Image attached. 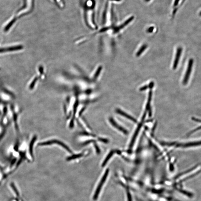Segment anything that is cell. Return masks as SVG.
Segmentation results:
<instances>
[{"label":"cell","mask_w":201,"mask_h":201,"mask_svg":"<svg viewBox=\"0 0 201 201\" xmlns=\"http://www.w3.org/2000/svg\"><path fill=\"white\" fill-rule=\"evenodd\" d=\"M95 2L94 0H86L84 3L83 8L86 21L88 24L94 25V13Z\"/></svg>","instance_id":"6da1fadb"},{"label":"cell","mask_w":201,"mask_h":201,"mask_svg":"<svg viewBox=\"0 0 201 201\" xmlns=\"http://www.w3.org/2000/svg\"><path fill=\"white\" fill-rule=\"evenodd\" d=\"M8 189L11 195L8 201H25L21 191L16 182H10L8 185Z\"/></svg>","instance_id":"7a4b0ae2"},{"label":"cell","mask_w":201,"mask_h":201,"mask_svg":"<svg viewBox=\"0 0 201 201\" xmlns=\"http://www.w3.org/2000/svg\"><path fill=\"white\" fill-rule=\"evenodd\" d=\"M109 170L107 169L106 170L105 173L103 176L102 177L100 181L99 182V185H98L95 192L94 194L93 199L94 200H96L98 199L99 194L100 193L101 189H102L103 185H104V183L106 181L108 174H109Z\"/></svg>","instance_id":"3957f363"},{"label":"cell","mask_w":201,"mask_h":201,"mask_svg":"<svg viewBox=\"0 0 201 201\" xmlns=\"http://www.w3.org/2000/svg\"><path fill=\"white\" fill-rule=\"evenodd\" d=\"M193 64V60L192 59H190L189 60L186 71L185 72V74L183 78V82H182V83H183L184 85H187V84L188 83L191 74Z\"/></svg>","instance_id":"277c9868"},{"label":"cell","mask_w":201,"mask_h":201,"mask_svg":"<svg viewBox=\"0 0 201 201\" xmlns=\"http://www.w3.org/2000/svg\"><path fill=\"white\" fill-rule=\"evenodd\" d=\"M176 147L184 148L195 147L201 146V140L200 141L176 143Z\"/></svg>","instance_id":"5b68a950"},{"label":"cell","mask_w":201,"mask_h":201,"mask_svg":"<svg viewBox=\"0 0 201 201\" xmlns=\"http://www.w3.org/2000/svg\"><path fill=\"white\" fill-rule=\"evenodd\" d=\"M53 143H56V144L60 145L61 146L63 147V148H65V149H66L67 151L69 152V153H72L70 149L68 148V146H67L66 145L64 144V143L62 142L57 141V140H51V141L45 142L40 143L39 145H41V146H43V145H50L53 144Z\"/></svg>","instance_id":"8992f818"},{"label":"cell","mask_w":201,"mask_h":201,"mask_svg":"<svg viewBox=\"0 0 201 201\" xmlns=\"http://www.w3.org/2000/svg\"><path fill=\"white\" fill-rule=\"evenodd\" d=\"M182 51V49L181 47H178L177 49L176 55H175L173 66V68L174 70L176 69L178 66L179 61H180V57L181 56Z\"/></svg>","instance_id":"52a82bcc"},{"label":"cell","mask_w":201,"mask_h":201,"mask_svg":"<svg viewBox=\"0 0 201 201\" xmlns=\"http://www.w3.org/2000/svg\"><path fill=\"white\" fill-rule=\"evenodd\" d=\"M133 19H134V17L131 16V18H130L129 19L126 20V21L123 23V24L119 25V26L115 27L113 29V30H114V33L116 34L118 33V32H119L120 30L124 28V27H125L127 25L129 24L130 22H131Z\"/></svg>","instance_id":"ba28073f"},{"label":"cell","mask_w":201,"mask_h":201,"mask_svg":"<svg viewBox=\"0 0 201 201\" xmlns=\"http://www.w3.org/2000/svg\"><path fill=\"white\" fill-rule=\"evenodd\" d=\"M109 121H110L111 124H112L114 127L116 128L117 129L120 131H121V132L124 133V134L127 135L128 134V131H127L126 129H124V128H123L122 127L118 124L113 119V118H110V119H109Z\"/></svg>","instance_id":"9c48e42d"},{"label":"cell","mask_w":201,"mask_h":201,"mask_svg":"<svg viewBox=\"0 0 201 201\" xmlns=\"http://www.w3.org/2000/svg\"><path fill=\"white\" fill-rule=\"evenodd\" d=\"M116 112L118 113V114H120L121 116L127 118L128 119H129L130 120H131V121H133V122L136 123L137 122V121L135 118L132 117V116L129 115V114H127L126 113H125L124 111L121 110L120 109H117L116 110Z\"/></svg>","instance_id":"30bf717a"},{"label":"cell","mask_w":201,"mask_h":201,"mask_svg":"<svg viewBox=\"0 0 201 201\" xmlns=\"http://www.w3.org/2000/svg\"><path fill=\"white\" fill-rule=\"evenodd\" d=\"M142 125V123L140 124L138 126L137 129L136 131H135L134 136H133L132 138V139L131 140V143L130 144V147L131 148L133 146V144H134L135 142V140L136 139V137L137 136L138 132H139L140 129H141Z\"/></svg>","instance_id":"8fae6325"},{"label":"cell","mask_w":201,"mask_h":201,"mask_svg":"<svg viewBox=\"0 0 201 201\" xmlns=\"http://www.w3.org/2000/svg\"><path fill=\"white\" fill-rule=\"evenodd\" d=\"M78 101H77L75 102V105L74 106V116L73 119H72L71 121H70V128H72L73 127L74 124V117H75V114L76 113V111H77V109L78 106Z\"/></svg>","instance_id":"7c38bea8"},{"label":"cell","mask_w":201,"mask_h":201,"mask_svg":"<svg viewBox=\"0 0 201 201\" xmlns=\"http://www.w3.org/2000/svg\"><path fill=\"white\" fill-rule=\"evenodd\" d=\"M148 45H147L144 44L142 45L141 48L139 49L138 52L136 54V56L138 57L141 55V54L145 51V50L147 48Z\"/></svg>","instance_id":"4fadbf2b"},{"label":"cell","mask_w":201,"mask_h":201,"mask_svg":"<svg viewBox=\"0 0 201 201\" xmlns=\"http://www.w3.org/2000/svg\"><path fill=\"white\" fill-rule=\"evenodd\" d=\"M23 47L22 45H18V46L10 47L9 48H5L6 52L7 51H16L21 50L23 49Z\"/></svg>","instance_id":"5bb4252c"},{"label":"cell","mask_w":201,"mask_h":201,"mask_svg":"<svg viewBox=\"0 0 201 201\" xmlns=\"http://www.w3.org/2000/svg\"><path fill=\"white\" fill-rule=\"evenodd\" d=\"M114 151H112L109 153V155H108V156L106 157L105 160H104L103 163L102 164V166L104 167L105 166V165L106 164V163H107L108 161H109V159H110L111 157L113 156V155L114 154Z\"/></svg>","instance_id":"9a60e30c"},{"label":"cell","mask_w":201,"mask_h":201,"mask_svg":"<svg viewBox=\"0 0 201 201\" xmlns=\"http://www.w3.org/2000/svg\"><path fill=\"white\" fill-rule=\"evenodd\" d=\"M37 139L36 136H34L33 138V139H32V141L30 143V155H31L32 157L33 156V148L34 144V142Z\"/></svg>","instance_id":"2e32d148"},{"label":"cell","mask_w":201,"mask_h":201,"mask_svg":"<svg viewBox=\"0 0 201 201\" xmlns=\"http://www.w3.org/2000/svg\"><path fill=\"white\" fill-rule=\"evenodd\" d=\"M83 155V154H82V153H80V154L77 155H73V156L69 157L68 158H67V160H70L74 159H75L80 158V157H82Z\"/></svg>","instance_id":"e0dca14e"},{"label":"cell","mask_w":201,"mask_h":201,"mask_svg":"<svg viewBox=\"0 0 201 201\" xmlns=\"http://www.w3.org/2000/svg\"><path fill=\"white\" fill-rule=\"evenodd\" d=\"M201 130V125L200 126H199L198 127L196 128H195V129L190 131V132H189L188 133V134H187V136H190V135H191L194 134V133L197 132V131H200V130Z\"/></svg>","instance_id":"ac0fdd59"},{"label":"cell","mask_w":201,"mask_h":201,"mask_svg":"<svg viewBox=\"0 0 201 201\" xmlns=\"http://www.w3.org/2000/svg\"><path fill=\"white\" fill-rule=\"evenodd\" d=\"M15 21H16V19H14L13 21H12L9 24H8L6 27L5 28V31H8V30L9 29L10 27L12 26V25L13 24V23H14Z\"/></svg>","instance_id":"d6986e66"},{"label":"cell","mask_w":201,"mask_h":201,"mask_svg":"<svg viewBox=\"0 0 201 201\" xmlns=\"http://www.w3.org/2000/svg\"><path fill=\"white\" fill-rule=\"evenodd\" d=\"M55 1L59 6L63 7L64 5L63 0H55Z\"/></svg>","instance_id":"ffe728a7"},{"label":"cell","mask_w":201,"mask_h":201,"mask_svg":"<svg viewBox=\"0 0 201 201\" xmlns=\"http://www.w3.org/2000/svg\"><path fill=\"white\" fill-rule=\"evenodd\" d=\"M148 88H149V85H145L143 86V87L141 88H140L139 90L141 91H144L146 90V89H147Z\"/></svg>","instance_id":"44dd1931"},{"label":"cell","mask_w":201,"mask_h":201,"mask_svg":"<svg viewBox=\"0 0 201 201\" xmlns=\"http://www.w3.org/2000/svg\"><path fill=\"white\" fill-rule=\"evenodd\" d=\"M37 80V78H35L34 79V80L32 82L31 85L30 86V89H32L34 87V86L35 85V83L36 82V81Z\"/></svg>","instance_id":"7402d4cb"},{"label":"cell","mask_w":201,"mask_h":201,"mask_svg":"<svg viewBox=\"0 0 201 201\" xmlns=\"http://www.w3.org/2000/svg\"><path fill=\"white\" fill-rule=\"evenodd\" d=\"M99 140L100 141L103 142L105 143H107L108 142V140L107 139H104V138H99Z\"/></svg>","instance_id":"603a6c76"},{"label":"cell","mask_w":201,"mask_h":201,"mask_svg":"<svg viewBox=\"0 0 201 201\" xmlns=\"http://www.w3.org/2000/svg\"><path fill=\"white\" fill-rule=\"evenodd\" d=\"M192 119L194 121H196L197 122H201V120L198 119H196L195 117H193L192 118Z\"/></svg>","instance_id":"cb8c5ba5"},{"label":"cell","mask_w":201,"mask_h":201,"mask_svg":"<svg viewBox=\"0 0 201 201\" xmlns=\"http://www.w3.org/2000/svg\"><path fill=\"white\" fill-rule=\"evenodd\" d=\"M153 29H154V28H153V27H151L148 30V31L149 32V33H151V32L153 31Z\"/></svg>","instance_id":"d4e9b609"},{"label":"cell","mask_w":201,"mask_h":201,"mask_svg":"<svg viewBox=\"0 0 201 201\" xmlns=\"http://www.w3.org/2000/svg\"><path fill=\"white\" fill-rule=\"evenodd\" d=\"M5 52V48H0V53H3V52Z\"/></svg>","instance_id":"484cf974"}]
</instances>
